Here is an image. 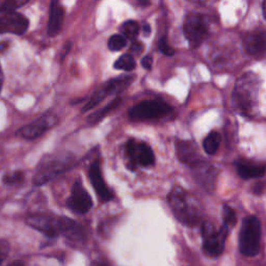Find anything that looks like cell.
<instances>
[{
  "instance_id": "cell-1",
  "label": "cell",
  "mask_w": 266,
  "mask_h": 266,
  "mask_svg": "<svg viewBox=\"0 0 266 266\" xmlns=\"http://www.w3.org/2000/svg\"><path fill=\"white\" fill-rule=\"evenodd\" d=\"M168 201L178 221L187 227H195L202 222V209L193 196L180 186L173 187Z\"/></svg>"
},
{
  "instance_id": "cell-2",
  "label": "cell",
  "mask_w": 266,
  "mask_h": 266,
  "mask_svg": "<svg viewBox=\"0 0 266 266\" xmlns=\"http://www.w3.org/2000/svg\"><path fill=\"white\" fill-rule=\"evenodd\" d=\"M259 95V77L254 72L241 75L233 89V104L235 108L246 117L257 113Z\"/></svg>"
},
{
  "instance_id": "cell-3",
  "label": "cell",
  "mask_w": 266,
  "mask_h": 266,
  "mask_svg": "<svg viewBox=\"0 0 266 266\" xmlns=\"http://www.w3.org/2000/svg\"><path fill=\"white\" fill-rule=\"evenodd\" d=\"M75 164V157L70 153L56 154L44 158L37 169L32 182L37 186L47 184L63 173L71 169Z\"/></svg>"
},
{
  "instance_id": "cell-4",
  "label": "cell",
  "mask_w": 266,
  "mask_h": 266,
  "mask_svg": "<svg viewBox=\"0 0 266 266\" xmlns=\"http://www.w3.org/2000/svg\"><path fill=\"white\" fill-rule=\"evenodd\" d=\"M261 223L255 215L244 218L239 233V251L244 256L255 257L260 251Z\"/></svg>"
},
{
  "instance_id": "cell-5",
  "label": "cell",
  "mask_w": 266,
  "mask_h": 266,
  "mask_svg": "<svg viewBox=\"0 0 266 266\" xmlns=\"http://www.w3.org/2000/svg\"><path fill=\"white\" fill-rule=\"evenodd\" d=\"M127 168L134 171L138 167H152L155 165V155L152 148L147 143L129 140L125 146Z\"/></svg>"
},
{
  "instance_id": "cell-6",
  "label": "cell",
  "mask_w": 266,
  "mask_h": 266,
  "mask_svg": "<svg viewBox=\"0 0 266 266\" xmlns=\"http://www.w3.org/2000/svg\"><path fill=\"white\" fill-rule=\"evenodd\" d=\"M172 111L173 107L164 101L147 100L136 104L129 110V118L134 122L152 121L165 118Z\"/></svg>"
},
{
  "instance_id": "cell-7",
  "label": "cell",
  "mask_w": 266,
  "mask_h": 266,
  "mask_svg": "<svg viewBox=\"0 0 266 266\" xmlns=\"http://www.w3.org/2000/svg\"><path fill=\"white\" fill-rule=\"evenodd\" d=\"M183 32L191 48L199 47L209 34L208 17L199 13L187 15L183 24Z\"/></svg>"
},
{
  "instance_id": "cell-8",
  "label": "cell",
  "mask_w": 266,
  "mask_h": 266,
  "mask_svg": "<svg viewBox=\"0 0 266 266\" xmlns=\"http://www.w3.org/2000/svg\"><path fill=\"white\" fill-rule=\"evenodd\" d=\"M229 234V228L223 225L219 229L210 223H204L202 226L203 251L207 256L217 257L224 252L226 239Z\"/></svg>"
},
{
  "instance_id": "cell-9",
  "label": "cell",
  "mask_w": 266,
  "mask_h": 266,
  "mask_svg": "<svg viewBox=\"0 0 266 266\" xmlns=\"http://www.w3.org/2000/svg\"><path fill=\"white\" fill-rule=\"evenodd\" d=\"M133 80L134 77L128 75H123L118 78L108 80L107 83H105L100 89H98L94 92V95L89 98V100L83 108V112H87L91 108H95L100 102H102L108 96L120 94L121 91L125 90L133 83Z\"/></svg>"
},
{
  "instance_id": "cell-10",
  "label": "cell",
  "mask_w": 266,
  "mask_h": 266,
  "mask_svg": "<svg viewBox=\"0 0 266 266\" xmlns=\"http://www.w3.org/2000/svg\"><path fill=\"white\" fill-rule=\"evenodd\" d=\"M59 122L57 114L52 111H47L36 121L27 124L26 126L22 127L17 132L16 135L20 136L24 140H36V138L43 135L45 132L50 130Z\"/></svg>"
},
{
  "instance_id": "cell-11",
  "label": "cell",
  "mask_w": 266,
  "mask_h": 266,
  "mask_svg": "<svg viewBox=\"0 0 266 266\" xmlns=\"http://www.w3.org/2000/svg\"><path fill=\"white\" fill-rule=\"evenodd\" d=\"M29 26L28 19L16 10L0 7V33H13L21 36Z\"/></svg>"
},
{
  "instance_id": "cell-12",
  "label": "cell",
  "mask_w": 266,
  "mask_h": 266,
  "mask_svg": "<svg viewBox=\"0 0 266 266\" xmlns=\"http://www.w3.org/2000/svg\"><path fill=\"white\" fill-rule=\"evenodd\" d=\"M67 206L77 214H86L91 209L92 200L80 180L74 182L71 194L67 200Z\"/></svg>"
},
{
  "instance_id": "cell-13",
  "label": "cell",
  "mask_w": 266,
  "mask_h": 266,
  "mask_svg": "<svg viewBox=\"0 0 266 266\" xmlns=\"http://www.w3.org/2000/svg\"><path fill=\"white\" fill-rule=\"evenodd\" d=\"M190 169L193 178L199 185H201L206 191H214L218 177V170L214 166L201 160L200 163L192 166Z\"/></svg>"
},
{
  "instance_id": "cell-14",
  "label": "cell",
  "mask_w": 266,
  "mask_h": 266,
  "mask_svg": "<svg viewBox=\"0 0 266 266\" xmlns=\"http://www.w3.org/2000/svg\"><path fill=\"white\" fill-rule=\"evenodd\" d=\"M59 222L60 217L46 214H34L26 218L28 226L40 231L48 237H55L60 234Z\"/></svg>"
},
{
  "instance_id": "cell-15",
  "label": "cell",
  "mask_w": 266,
  "mask_h": 266,
  "mask_svg": "<svg viewBox=\"0 0 266 266\" xmlns=\"http://www.w3.org/2000/svg\"><path fill=\"white\" fill-rule=\"evenodd\" d=\"M89 177L92 187H94L97 195L102 202H109L114 198V193L105 184V181L103 179L100 163L98 160L90 165L89 169Z\"/></svg>"
},
{
  "instance_id": "cell-16",
  "label": "cell",
  "mask_w": 266,
  "mask_h": 266,
  "mask_svg": "<svg viewBox=\"0 0 266 266\" xmlns=\"http://www.w3.org/2000/svg\"><path fill=\"white\" fill-rule=\"evenodd\" d=\"M59 233L64 235L73 245H82L86 240L84 228L71 218L60 216Z\"/></svg>"
},
{
  "instance_id": "cell-17",
  "label": "cell",
  "mask_w": 266,
  "mask_h": 266,
  "mask_svg": "<svg viewBox=\"0 0 266 266\" xmlns=\"http://www.w3.org/2000/svg\"><path fill=\"white\" fill-rule=\"evenodd\" d=\"M177 156L182 164L192 167L200 163L202 156L199 152V148L192 141H178L176 142Z\"/></svg>"
},
{
  "instance_id": "cell-18",
  "label": "cell",
  "mask_w": 266,
  "mask_h": 266,
  "mask_svg": "<svg viewBox=\"0 0 266 266\" xmlns=\"http://www.w3.org/2000/svg\"><path fill=\"white\" fill-rule=\"evenodd\" d=\"M235 167L238 175L246 180L261 178L265 175V165L253 160L240 158L235 161Z\"/></svg>"
},
{
  "instance_id": "cell-19",
  "label": "cell",
  "mask_w": 266,
  "mask_h": 266,
  "mask_svg": "<svg viewBox=\"0 0 266 266\" xmlns=\"http://www.w3.org/2000/svg\"><path fill=\"white\" fill-rule=\"evenodd\" d=\"M244 47L246 52L252 56H263L266 49V37L264 31L248 33L244 39Z\"/></svg>"
},
{
  "instance_id": "cell-20",
  "label": "cell",
  "mask_w": 266,
  "mask_h": 266,
  "mask_svg": "<svg viewBox=\"0 0 266 266\" xmlns=\"http://www.w3.org/2000/svg\"><path fill=\"white\" fill-rule=\"evenodd\" d=\"M65 20V8L59 1H52L50 4V13L47 33L49 37H55L63 28Z\"/></svg>"
},
{
  "instance_id": "cell-21",
  "label": "cell",
  "mask_w": 266,
  "mask_h": 266,
  "mask_svg": "<svg viewBox=\"0 0 266 266\" xmlns=\"http://www.w3.org/2000/svg\"><path fill=\"white\" fill-rule=\"evenodd\" d=\"M121 103H122V98L121 97L114 98L111 102H109L107 105H105L103 108L98 109L97 111L89 114L88 117V119H87L88 124L89 125H92V126L98 124L99 122H101L104 118H105L107 114H109L114 109H117L121 105Z\"/></svg>"
},
{
  "instance_id": "cell-22",
  "label": "cell",
  "mask_w": 266,
  "mask_h": 266,
  "mask_svg": "<svg viewBox=\"0 0 266 266\" xmlns=\"http://www.w3.org/2000/svg\"><path fill=\"white\" fill-rule=\"evenodd\" d=\"M222 136L217 131H211L203 142V148L208 155H214L221 146Z\"/></svg>"
},
{
  "instance_id": "cell-23",
  "label": "cell",
  "mask_w": 266,
  "mask_h": 266,
  "mask_svg": "<svg viewBox=\"0 0 266 266\" xmlns=\"http://www.w3.org/2000/svg\"><path fill=\"white\" fill-rule=\"evenodd\" d=\"M120 31L122 36L127 40H135L140 33V24L136 21L128 20L124 22L120 27Z\"/></svg>"
},
{
  "instance_id": "cell-24",
  "label": "cell",
  "mask_w": 266,
  "mask_h": 266,
  "mask_svg": "<svg viewBox=\"0 0 266 266\" xmlns=\"http://www.w3.org/2000/svg\"><path fill=\"white\" fill-rule=\"evenodd\" d=\"M136 67V62L134 56L131 54H124L119 57V60L114 63L113 68L115 70H123L130 72L134 70Z\"/></svg>"
},
{
  "instance_id": "cell-25",
  "label": "cell",
  "mask_w": 266,
  "mask_h": 266,
  "mask_svg": "<svg viewBox=\"0 0 266 266\" xmlns=\"http://www.w3.org/2000/svg\"><path fill=\"white\" fill-rule=\"evenodd\" d=\"M127 45V40L122 36V34H112L108 40V48L111 51H120Z\"/></svg>"
},
{
  "instance_id": "cell-26",
  "label": "cell",
  "mask_w": 266,
  "mask_h": 266,
  "mask_svg": "<svg viewBox=\"0 0 266 266\" xmlns=\"http://www.w3.org/2000/svg\"><path fill=\"white\" fill-rule=\"evenodd\" d=\"M223 219H224V225L227 226L228 228L234 227L237 223V216L235 211L227 205L223 207Z\"/></svg>"
},
{
  "instance_id": "cell-27",
  "label": "cell",
  "mask_w": 266,
  "mask_h": 266,
  "mask_svg": "<svg viewBox=\"0 0 266 266\" xmlns=\"http://www.w3.org/2000/svg\"><path fill=\"white\" fill-rule=\"evenodd\" d=\"M24 180V173L21 171H16L11 172L9 174H6L2 178V182L6 185H13V184H18L21 183Z\"/></svg>"
},
{
  "instance_id": "cell-28",
  "label": "cell",
  "mask_w": 266,
  "mask_h": 266,
  "mask_svg": "<svg viewBox=\"0 0 266 266\" xmlns=\"http://www.w3.org/2000/svg\"><path fill=\"white\" fill-rule=\"evenodd\" d=\"M27 2H28L27 0H7V1H3L0 3V7L9 10H16V8L23 6Z\"/></svg>"
},
{
  "instance_id": "cell-29",
  "label": "cell",
  "mask_w": 266,
  "mask_h": 266,
  "mask_svg": "<svg viewBox=\"0 0 266 266\" xmlns=\"http://www.w3.org/2000/svg\"><path fill=\"white\" fill-rule=\"evenodd\" d=\"M158 49L163 52L165 55H168V56H171L175 53L174 49H173L171 46L169 45V42H168V39L166 37L161 38L158 42Z\"/></svg>"
},
{
  "instance_id": "cell-30",
  "label": "cell",
  "mask_w": 266,
  "mask_h": 266,
  "mask_svg": "<svg viewBox=\"0 0 266 266\" xmlns=\"http://www.w3.org/2000/svg\"><path fill=\"white\" fill-rule=\"evenodd\" d=\"M9 249L10 247L8 242L4 239H0V263L7 258Z\"/></svg>"
},
{
  "instance_id": "cell-31",
  "label": "cell",
  "mask_w": 266,
  "mask_h": 266,
  "mask_svg": "<svg viewBox=\"0 0 266 266\" xmlns=\"http://www.w3.org/2000/svg\"><path fill=\"white\" fill-rule=\"evenodd\" d=\"M143 49H144V45L138 41L133 42V44L131 45V47H130V51L134 54H141L143 52Z\"/></svg>"
},
{
  "instance_id": "cell-32",
  "label": "cell",
  "mask_w": 266,
  "mask_h": 266,
  "mask_svg": "<svg viewBox=\"0 0 266 266\" xmlns=\"http://www.w3.org/2000/svg\"><path fill=\"white\" fill-rule=\"evenodd\" d=\"M153 65V59L151 55H146L142 60V66L146 69V70H150Z\"/></svg>"
},
{
  "instance_id": "cell-33",
  "label": "cell",
  "mask_w": 266,
  "mask_h": 266,
  "mask_svg": "<svg viewBox=\"0 0 266 266\" xmlns=\"http://www.w3.org/2000/svg\"><path fill=\"white\" fill-rule=\"evenodd\" d=\"M253 190H254V192H255V193H258V194L262 193V192H263V190H264V186H263V183H259V184H256V186L253 188Z\"/></svg>"
},
{
  "instance_id": "cell-34",
  "label": "cell",
  "mask_w": 266,
  "mask_h": 266,
  "mask_svg": "<svg viewBox=\"0 0 266 266\" xmlns=\"http://www.w3.org/2000/svg\"><path fill=\"white\" fill-rule=\"evenodd\" d=\"M70 48H71V43H67V44L65 45V48L63 49V50H64V53L62 54V60L65 59L66 54H68V52H69V50H70Z\"/></svg>"
},
{
  "instance_id": "cell-35",
  "label": "cell",
  "mask_w": 266,
  "mask_h": 266,
  "mask_svg": "<svg viewBox=\"0 0 266 266\" xmlns=\"http://www.w3.org/2000/svg\"><path fill=\"white\" fill-rule=\"evenodd\" d=\"M3 82H4V75H3L2 68H1V66H0V91H1V89H2Z\"/></svg>"
},
{
  "instance_id": "cell-36",
  "label": "cell",
  "mask_w": 266,
  "mask_h": 266,
  "mask_svg": "<svg viewBox=\"0 0 266 266\" xmlns=\"http://www.w3.org/2000/svg\"><path fill=\"white\" fill-rule=\"evenodd\" d=\"M143 30H144L145 36H146V37H148L149 34H150V32H151V27H150V25L146 24V25H144V26H143Z\"/></svg>"
},
{
  "instance_id": "cell-37",
  "label": "cell",
  "mask_w": 266,
  "mask_h": 266,
  "mask_svg": "<svg viewBox=\"0 0 266 266\" xmlns=\"http://www.w3.org/2000/svg\"><path fill=\"white\" fill-rule=\"evenodd\" d=\"M7 46H8L7 42H0V52L5 50L7 48Z\"/></svg>"
},
{
  "instance_id": "cell-38",
  "label": "cell",
  "mask_w": 266,
  "mask_h": 266,
  "mask_svg": "<svg viewBox=\"0 0 266 266\" xmlns=\"http://www.w3.org/2000/svg\"><path fill=\"white\" fill-rule=\"evenodd\" d=\"M8 266H24V264H23L21 261H15L13 263H10Z\"/></svg>"
},
{
  "instance_id": "cell-39",
  "label": "cell",
  "mask_w": 266,
  "mask_h": 266,
  "mask_svg": "<svg viewBox=\"0 0 266 266\" xmlns=\"http://www.w3.org/2000/svg\"><path fill=\"white\" fill-rule=\"evenodd\" d=\"M96 266H108V265H106V264H104V263H99V264H97Z\"/></svg>"
}]
</instances>
